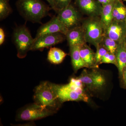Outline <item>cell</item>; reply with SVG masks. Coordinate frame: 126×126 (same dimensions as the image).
Wrapping results in <instances>:
<instances>
[{
	"mask_svg": "<svg viewBox=\"0 0 126 126\" xmlns=\"http://www.w3.org/2000/svg\"><path fill=\"white\" fill-rule=\"evenodd\" d=\"M34 99L36 103L56 112L63 104L57 96L55 84L48 81L41 83L35 88Z\"/></svg>",
	"mask_w": 126,
	"mask_h": 126,
	"instance_id": "obj_3",
	"label": "cell"
},
{
	"mask_svg": "<svg viewBox=\"0 0 126 126\" xmlns=\"http://www.w3.org/2000/svg\"><path fill=\"white\" fill-rule=\"evenodd\" d=\"M66 38L65 35L61 33L48 34L34 38L31 50L42 51L45 48H49L52 46L62 43Z\"/></svg>",
	"mask_w": 126,
	"mask_h": 126,
	"instance_id": "obj_7",
	"label": "cell"
},
{
	"mask_svg": "<svg viewBox=\"0 0 126 126\" xmlns=\"http://www.w3.org/2000/svg\"><path fill=\"white\" fill-rule=\"evenodd\" d=\"M96 68L92 69L89 71L93 79L96 83L99 90H101L106 85V81L104 75L101 72L97 70Z\"/></svg>",
	"mask_w": 126,
	"mask_h": 126,
	"instance_id": "obj_20",
	"label": "cell"
},
{
	"mask_svg": "<svg viewBox=\"0 0 126 126\" xmlns=\"http://www.w3.org/2000/svg\"><path fill=\"white\" fill-rule=\"evenodd\" d=\"M113 20L125 21L126 19V6L121 0H116L113 8Z\"/></svg>",
	"mask_w": 126,
	"mask_h": 126,
	"instance_id": "obj_19",
	"label": "cell"
},
{
	"mask_svg": "<svg viewBox=\"0 0 126 126\" xmlns=\"http://www.w3.org/2000/svg\"><path fill=\"white\" fill-rule=\"evenodd\" d=\"M102 63L112 64L117 67V61L116 55L110 52H108L102 59L101 64Z\"/></svg>",
	"mask_w": 126,
	"mask_h": 126,
	"instance_id": "obj_25",
	"label": "cell"
},
{
	"mask_svg": "<svg viewBox=\"0 0 126 126\" xmlns=\"http://www.w3.org/2000/svg\"></svg>",
	"mask_w": 126,
	"mask_h": 126,
	"instance_id": "obj_31",
	"label": "cell"
},
{
	"mask_svg": "<svg viewBox=\"0 0 126 126\" xmlns=\"http://www.w3.org/2000/svg\"><path fill=\"white\" fill-rule=\"evenodd\" d=\"M123 0V1H126V0Z\"/></svg>",
	"mask_w": 126,
	"mask_h": 126,
	"instance_id": "obj_30",
	"label": "cell"
},
{
	"mask_svg": "<svg viewBox=\"0 0 126 126\" xmlns=\"http://www.w3.org/2000/svg\"><path fill=\"white\" fill-rule=\"evenodd\" d=\"M80 46L75 45L69 47L72 66L75 72H77L82 68H86L80 55L79 52Z\"/></svg>",
	"mask_w": 126,
	"mask_h": 126,
	"instance_id": "obj_15",
	"label": "cell"
},
{
	"mask_svg": "<svg viewBox=\"0 0 126 126\" xmlns=\"http://www.w3.org/2000/svg\"><path fill=\"white\" fill-rule=\"evenodd\" d=\"M56 112L34 102L26 106L19 111L16 116L18 121H32L51 116Z\"/></svg>",
	"mask_w": 126,
	"mask_h": 126,
	"instance_id": "obj_6",
	"label": "cell"
},
{
	"mask_svg": "<svg viewBox=\"0 0 126 126\" xmlns=\"http://www.w3.org/2000/svg\"><path fill=\"white\" fill-rule=\"evenodd\" d=\"M96 51L95 53V61L96 66L98 68L99 65L101 64L102 59L105 54L108 52L104 46L100 44L96 47Z\"/></svg>",
	"mask_w": 126,
	"mask_h": 126,
	"instance_id": "obj_23",
	"label": "cell"
},
{
	"mask_svg": "<svg viewBox=\"0 0 126 126\" xmlns=\"http://www.w3.org/2000/svg\"><path fill=\"white\" fill-rule=\"evenodd\" d=\"M102 6L115 1L116 0H97Z\"/></svg>",
	"mask_w": 126,
	"mask_h": 126,
	"instance_id": "obj_28",
	"label": "cell"
},
{
	"mask_svg": "<svg viewBox=\"0 0 126 126\" xmlns=\"http://www.w3.org/2000/svg\"><path fill=\"white\" fill-rule=\"evenodd\" d=\"M83 83L85 88L90 92L99 91L90 74V72L84 69L79 77H77Z\"/></svg>",
	"mask_w": 126,
	"mask_h": 126,
	"instance_id": "obj_17",
	"label": "cell"
},
{
	"mask_svg": "<svg viewBox=\"0 0 126 126\" xmlns=\"http://www.w3.org/2000/svg\"></svg>",
	"mask_w": 126,
	"mask_h": 126,
	"instance_id": "obj_32",
	"label": "cell"
},
{
	"mask_svg": "<svg viewBox=\"0 0 126 126\" xmlns=\"http://www.w3.org/2000/svg\"><path fill=\"white\" fill-rule=\"evenodd\" d=\"M119 78L126 68V40L118 43L116 54Z\"/></svg>",
	"mask_w": 126,
	"mask_h": 126,
	"instance_id": "obj_14",
	"label": "cell"
},
{
	"mask_svg": "<svg viewBox=\"0 0 126 126\" xmlns=\"http://www.w3.org/2000/svg\"><path fill=\"white\" fill-rule=\"evenodd\" d=\"M115 1L102 6L100 19L104 31L113 20V8Z\"/></svg>",
	"mask_w": 126,
	"mask_h": 126,
	"instance_id": "obj_16",
	"label": "cell"
},
{
	"mask_svg": "<svg viewBox=\"0 0 126 126\" xmlns=\"http://www.w3.org/2000/svg\"><path fill=\"white\" fill-rule=\"evenodd\" d=\"M121 86L124 88L126 89V68L124 69L121 76L119 77Z\"/></svg>",
	"mask_w": 126,
	"mask_h": 126,
	"instance_id": "obj_26",
	"label": "cell"
},
{
	"mask_svg": "<svg viewBox=\"0 0 126 126\" xmlns=\"http://www.w3.org/2000/svg\"><path fill=\"white\" fill-rule=\"evenodd\" d=\"M104 36L109 37L119 43L126 40V23L113 20L104 31Z\"/></svg>",
	"mask_w": 126,
	"mask_h": 126,
	"instance_id": "obj_9",
	"label": "cell"
},
{
	"mask_svg": "<svg viewBox=\"0 0 126 126\" xmlns=\"http://www.w3.org/2000/svg\"><path fill=\"white\" fill-rule=\"evenodd\" d=\"M68 29L60 20L57 16H55L48 22L41 25L37 31L35 38L47 34L61 33L67 34Z\"/></svg>",
	"mask_w": 126,
	"mask_h": 126,
	"instance_id": "obj_10",
	"label": "cell"
},
{
	"mask_svg": "<svg viewBox=\"0 0 126 126\" xmlns=\"http://www.w3.org/2000/svg\"><path fill=\"white\" fill-rule=\"evenodd\" d=\"M57 16L60 20L68 29L79 25L81 20L77 9L70 4L66 8L60 11Z\"/></svg>",
	"mask_w": 126,
	"mask_h": 126,
	"instance_id": "obj_8",
	"label": "cell"
},
{
	"mask_svg": "<svg viewBox=\"0 0 126 126\" xmlns=\"http://www.w3.org/2000/svg\"><path fill=\"white\" fill-rule=\"evenodd\" d=\"M79 52L86 68H98L96 64L95 53L87 45V43L80 46Z\"/></svg>",
	"mask_w": 126,
	"mask_h": 126,
	"instance_id": "obj_13",
	"label": "cell"
},
{
	"mask_svg": "<svg viewBox=\"0 0 126 126\" xmlns=\"http://www.w3.org/2000/svg\"><path fill=\"white\" fill-rule=\"evenodd\" d=\"M72 0H54L53 10L58 13L60 11L66 8L71 4Z\"/></svg>",
	"mask_w": 126,
	"mask_h": 126,
	"instance_id": "obj_24",
	"label": "cell"
},
{
	"mask_svg": "<svg viewBox=\"0 0 126 126\" xmlns=\"http://www.w3.org/2000/svg\"><path fill=\"white\" fill-rule=\"evenodd\" d=\"M12 37L17 49V56L19 58H24L28 52L31 50L34 39L32 38L29 30L25 25L16 28Z\"/></svg>",
	"mask_w": 126,
	"mask_h": 126,
	"instance_id": "obj_5",
	"label": "cell"
},
{
	"mask_svg": "<svg viewBox=\"0 0 126 126\" xmlns=\"http://www.w3.org/2000/svg\"><path fill=\"white\" fill-rule=\"evenodd\" d=\"M16 5L23 18L33 23H40L48 15L50 9L41 0H18Z\"/></svg>",
	"mask_w": 126,
	"mask_h": 126,
	"instance_id": "obj_2",
	"label": "cell"
},
{
	"mask_svg": "<svg viewBox=\"0 0 126 126\" xmlns=\"http://www.w3.org/2000/svg\"><path fill=\"white\" fill-rule=\"evenodd\" d=\"M5 33L2 28H0V45H2L5 40Z\"/></svg>",
	"mask_w": 126,
	"mask_h": 126,
	"instance_id": "obj_27",
	"label": "cell"
},
{
	"mask_svg": "<svg viewBox=\"0 0 126 126\" xmlns=\"http://www.w3.org/2000/svg\"><path fill=\"white\" fill-rule=\"evenodd\" d=\"M46 0L49 3L50 6L52 7V9H53L54 7V0Z\"/></svg>",
	"mask_w": 126,
	"mask_h": 126,
	"instance_id": "obj_29",
	"label": "cell"
},
{
	"mask_svg": "<svg viewBox=\"0 0 126 126\" xmlns=\"http://www.w3.org/2000/svg\"><path fill=\"white\" fill-rule=\"evenodd\" d=\"M65 37L69 47L81 45L86 42L84 31L82 26H78L68 30Z\"/></svg>",
	"mask_w": 126,
	"mask_h": 126,
	"instance_id": "obj_12",
	"label": "cell"
},
{
	"mask_svg": "<svg viewBox=\"0 0 126 126\" xmlns=\"http://www.w3.org/2000/svg\"><path fill=\"white\" fill-rule=\"evenodd\" d=\"M57 96L61 103L67 101L88 102L89 97L83 83L77 77L72 78L69 82L64 85L55 84Z\"/></svg>",
	"mask_w": 126,
	"mask_h": 126,
	"instance_id": "obj_1",
	"label": "cell"
},
{
	"mask_svg": "<svg viewBox=\"0 0 126 126\" xmlns=\"http://www.w3.org/2000/svg\"><path fill=\"white\" fill-rule=\"evenodd\" d=\"M75 4L82 12L89 17L101 16L102 6L97 0H75Z\"/></svg>",
	"mask_w": 126,
	"mask_h": 126,
	"instance_id": "obj_11",
	"label": "cell"
},
{
	"mask_svg": "<svg viewBox=\"0 0 126 126\" xmlns=\"http://www.w3.org/2000/svg\"><path fill=\"white\" fill-rule=\"evenodd\" d=\"M82 26L84 31L86 43L96 48L101 44L104 36V30L99 16L89 17L84 21Z\"/></svg>",
	"mask_w": 126,
	"mask_h": 126,
	"instance_id": "obj_4",
	"label": "cell"
},
{
	"mask_svg": "<svg viewBox=\"0 0 126 126\" xmlns=\"http://www.w3.org/2000/svg\"><path fill=\"white\" fill-rule=\"evenodd\" d=\"M9 0H0V20L4 19L12 13Z\"/></svg>",
	"mask_w": 126,
	"mask_h": 126,
	"instance_id": "obj_22",
	"label": "cell"
},
{
	"mask_svg": "<svg viewBox=\"0 0 126 126\" xmlns=\"http://www.w3.org/2000/svg\"><path fill=\"white\" fill-rule=\"evenodd\" d=\"M67 55L59 48L51 47L48 52L47 60L51 63L58 64L63 62Z\"/></svg>",
	"mask_w": 126,
	"mask_h": 126,
	"instance_id": "obj_18",
	"label": "cell"
},
{
	"mask_svg": "<svg viewBox=\"0 0 126 126\" xmlns=\"http://www.w3.org/2000/svg\"><path fill=\"white\" fill-rule=\"evenodd\" d=\"M100 44L105 47L109 52L115 54L118 43L109 37L104 36Z\"/></svg>",
	"mask_w": 126,
	"mask_h": 126,
	"instance_id": "obj_21",
	"label": "cell"
}]
</instances>
